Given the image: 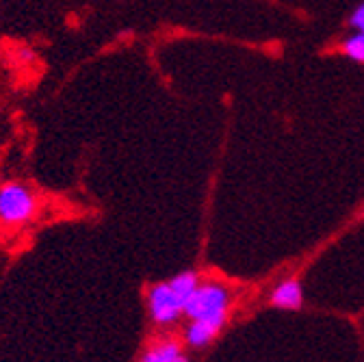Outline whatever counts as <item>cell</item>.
<instances>
[{"label":"cell","instance_id":"cell-7","mask_svg":"<svg viewBox=\"0 0 364 362\" xmlns=\"http://www.w3.org/2000/svg\"><path fill=\"white\" fill-rule=\"evenodd\" d=\"M200 282H202V278H200L198 271H193V269L180 271V274H176V276L169 280L173 293L178 295V299H180L182 304H185V306H187V302L191 299V295L196 293V289L200 287Z\"/></svg>","mask_w":364,"mask_h":362},{"label":"cell","instance_id":"cell-9","mask_svg":"<svg viewBox=\"0 0 364 362\" xmlns=\"http://www.w3.org/2000/svg\"><path fill=\"white\" fill-rule=\"evenodd\" d=\"M349 26L353 28V33H364V3H360L351 16H349Z\"/></svg>","mask_w":364,"mask_h":362},{"label":"cell","instance_id":"cell-1","mask_svg":"<svg viewBox=\"0 0 364 362\" xmlns=\"http://www.w3.org/2000/svg\"><path fill=\"white\" fill-rule=\"evenodd\" d=\"M232 306V291L221 280H202L185 306V316L191 321H206L221 330L228 324Z\"/></svg>","mask_w":364,"mask_h":362},{"label":"cell","instance_id":"cell-4","mask_svg":"<svg viewBox=\"0 0 364 362\" xmlns=\"http://www.w3.org/2000/svg\"><path fill=\"white\" fill-rule=\"evenodd\" d=\"M136 362H191V360L185 353V343H180L173 336H159L141 351Z\"/></svg>","mask_w":364,"mask_h":362},{"label":"cell","instance_id":"cell-8","mask_svg":"<svg viewBox=\"0 0 364 362\" xmlns=\"http://www.w3.org/2000/svg\"><path fill=\"white\" fill-rule=\"evenodd\" d=\"M343 55L355 63H364V33H353L343 41Z\"/></svg>","mask_w":364,"mask_h":362},{"label":"cell","instance_id":"cell-3","mask_svg":"<svg viewBox=\"0 0 364 362\" xmlns=\"http://www.w3.org/2000/svg\"><path fill=\"white\" fill-rule=\"evenodd\" d=\"M146 304L150 321L159 328H171L180 321V316H185V304L178 299L169 280L150 284L146 291Z\"/></svg>","mask_w":364,"mask_h":362},{"label":"cell","instance_id":"cell-6","mask_svg":"<svg viewBox=\"0 0 364 362\" xmlns=\"http://www.w3.org/2000/svg\"><path fill=\"white\" fill-rule=\"evenodd\" d=\"M219 332L221 330H217L215 326H210L206 321H191L189 319V324L185 326V330H182V343L191 349H204L217 339Z\"/></svg>","mask_w":364,"mask_h":362},{"label":"cell","instance_id":"cell-2","mask_svg":"<svg viewBox=\"0 0 364 362\" xmlns=\"http://www.w3.org/2000/svg\"><path fill=\"white\" fill-rule=\"evenodd\" d=\"M37 213L35 193L18 180L0 185V223L3 225H24Z\"/></svg>","mask_w":364,"mask_h":362},{"label":"cell","instance_id":"cell-5","mask_svg":"<svg viewBox=\"0 0 364 362\" xmlns=\"http://www.w3.org/2000/svg\"><path fill=\"white\" fill-rule=\"evenodd\" d=\"M271 306L282 308V310H299L304 304V289L301 282L295 278L282 280L280 284L273 287L271 295H269Z\"/></svg>","mask_w":364,"mask_h":362}]
</instances>
